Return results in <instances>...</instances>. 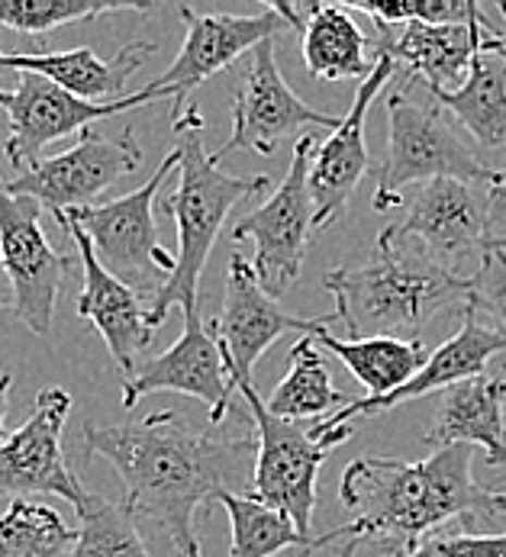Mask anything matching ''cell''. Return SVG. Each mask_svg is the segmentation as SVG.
I'll return each mask as SVG.
<instances>
[{
  "mask_svg": "<svg viewBox=\"0 0 506 557\" xmlns=\"http://www.w3.org/2000/svg\"><path fill=\"white\" fill-rule=\"evenodd\" d=\"M432 451L448 445H471L484 451V461L506 465V381L504 377H471L439 403V416L425 435Z\"/></svg>",
  "mask_w": 506,
  "mask_h": 557,
  "instance_id": "cell-23",
  "label": "cell"
},
{
  "mask_svg": "<svg viewBox=\"0 0 506 557\" xmlns=\"http://www.w3.org/2000/svg\"><path fill=\"white\" fill-rule=\"evenodd\" d=\"M75 512L82 525L69 557H152L139 535V519L123 499L110 503L100 493L85 490L75 503Z\"/></svg>",
  "mask_w": 506,
  "mask_h": 557,
  "instance_id": "cell-30",
  "label": "cell"
},
{
  "mask_svg": "<svg viewBox=\"0 0 506 557\" xmlns=\"http://www.w3.org/2000/svg\"><path fill=\"white\" fill-rule=\"evenodd\" d=\"M387 557H506V532H468V529H435L422 535L414 548L387 552Z\"/></svg>",
  "mask_w": 506,
  "mask_h": 557,
  "instance_id": "cell-32",
  "label": "cell"
},
{
  "mask_svg": "<svg viewBox=\"0 0 506 557\" xmlns=\"http://www.w3.org/2000/svg\"><path fill=\"white\" fill-rule=\"evenodd\" d=\"M149 3L123 0H0V26L23 36H46L59 26L97 20L107 13H146Z\"/></svg>",
  "mask_w": 506,
  "mask_h": 557,
  "instance_id": "cell-31",
  "label": "cell"
},
{
  "mask_svg": "<svg viewBox=\"0 0 506 557\" xmlns=\"http://www.w3.org/2000/svg\"><path fill=\"white\" fill-rule=\"evenodd\" d=\"M139 164L143 146L136 143L133 129L107 136L100 126H90L69 152H59L13 174V181H7V190L16 197L39 200L49 213L87 210L100 207V197L123 177H129Z\"/></svg>",
  "mask_w": 506,
  "mask_h": 557,
  "instance_id": "cell-11",
  "label": "cell"
},
{
  "mask_svg": "<svg viewBox=\"0 0 506 557\" xmlns=\"http://www.w3.org/2000/svg\"><path fill=\"white\" fill-rule=\"evenodd\" d=\"M474 448L448 445L432 451L425 461L400 458H358L338 480V499L351 522L313 539L310 555L336 539L365 542L391 539L414 548L422 535L435 532L448 519H497L506 516V493L481 486L471 474ZM397 552V548H391Z\"/></svg>",
  "mask_w": 506,
  "mask_h": 557,
  "instance_id": "cell-2",
  "label": "cell"
},
{
  "mask_svg": "<svg viewBox=\"0 0 506 557\" xmlns=\"http://www.w3.org/2000/svg\"><path fill=\"white\" fill-rule=\"evenodd\" d=\"M156 100H169V94L146 84L143 90H136L129 97H120L110 103H90L42 75L20 72L13 87H0V110L7 113V123H10L3 156L20 174V171L39 164L42 149H49L52 143L85 133L107 116H116V113H126V110L156 103Z\"/></svg>",
  "mask_w": 506,
  "mask_h": 557,
  "instance_id": "cell-9",
  "label": "cell"
},
{
  "mask_svg": "<svg viewBox=\"0 0 506 557\" xmlns=\"http://www.w3.org/2000/svg\"><path fill=\"white\" fill-rule=\"evenodd\" d=\"M494 230V203L491 187L468 181H429L410 194L407 216L378 239L394 245H414L439 268L458 274L465 258H478L488 251V239Z\"/></svg>",
  "mask_w": 506,
  "mask_h": 557,
  "instance_id": "cell-10",
  "label": "cell"
},
{
  "mask_svg": "<svg viewBox=\"0 0 506 557\" xmlns=\"http://www.w3.org/2000/svg\"><path fill=\"white\" fill-rule=\"evenodd\" d=\"M171 171H177L174 149L162 159L159 171L133 194H123L100 207L62 213L85 230L100 264L110 274L123 277L126 284L133 281H139V287L146 284V290H152V300L165 287L177 264V258L159 245V226H156V197Z\"/></svg>",
  "mask_w": 506,
  "mask_h": 557,
  "instance_id": "cell-8",
  "label": "cell"
},
{
  "mask_svg": "<svg viewBox=\"0 0 506 557\" xmlns=\"http://www.w3.org/2000/svg\"><path fill=\"white\" fill-rule=\"evenodd\" d=\"M217 506H223L230 516V557H274L287 548H304V557H310L313 542L294 525L287 512L255 499L249 493H223L217 496Z\"/></svg>",
  "mask_w": 506,
  "mask_h": 557,
  "instance_id": "cell-28",
  "label": "cell"
},
{
  "mask_svg": "<svg viewBox=\"0 0 506 557\" xmlns=\"http://www.w3.org/2000/svg\"><path fill=\"white\" fill-rule=\"evenodd\" d=\"M39 210V200L16 197L0 181V261L16 297L13 317L42 338L52 332L59 290L75 261L49 245Z\"/></svg>",
  "mask_w": 506,
  "mask_h": 557,
  "instance_id": "cell-12",
  "label": "cell"
},
{
  "mask_svg": "<svg viewBox=\"0 0 506 557\" xmlns=\"http://www.w3.org/2000/svg\"><path fill=\"white\" fill-rule=\"evenodd\" d=\"M506 351V329L504 325H494L488 319H481V313L474 307H465L461 310V325L455 335H448L432 355L429 361L422 364V371L407 381L400 391L387 394V397H361L351 399L345 409H338L333 416L320 419L310 425V438L313 442H323L330 432H336L342 425H355L358 419H371V416H381L407 399L429 397V394H439V391H452L471 377H481L491 364L494 355Z\"/></svg>",
  "mask_w": 506,
  "mask_h": 557,
  "instance_id": "cell-16",
  "label": "cell"
},
{
  "mask_svg": "<svg viewBox=\"0 0 506 557\" xmlns=\"http://www.w3.org/2000/svg\"><path fill=\"white\" fill-rule=\"evenodd\" d=\"M491 29L481 7L468 23H407L400 33H394V26H378V52H391L394 62L407 65V75L425 81L429 90H458Z\"/></svg>",
  "mask_w": 506,
  "mask_h": 557,
  "instance_id": "cell-21",
  "label": "cell"
},
{
  "mask_svg": "<svg viewBox=\"0 0 506 557\" xmlns=\"http://www.w3.org/2000/svg\"><path fill=\"white\" fill-rule=\"evenodd\" d=\"M501 13H504V20H506V3H501ZM481 52H484V55H494V59H501V62L506 65V36L504 33L491 29V33L484 36V42H481Z\"/></svg>",
  "mask_w": 506,
  "mask_h": 557,
  "instance_id": "cell-34",
  "label": "cell"
},
{
  "mask_svg": "<svg viewBox=\"0 0 506 557\" xmlns=\"http://www.w3.org/2000/svg\"><path fill=\"white\" fill-rule=\"evenodd\" d=\"M75 542L78 529L39 499H10L0 512V557H69Z\"/></svg>",
  "mask_w": 506,
  "mask_h": 557,
  "instance_id": "cell-29",
  "label": "cell"
},
{
  "mask_svg": "<svg viewBox=\"0 0 506 557\" xmlns=\"http://www.w3.org/2000/svg\"><path fill=\"white\" fill-rule=\"evenodd\" d=\"M323 348H330L338 361L348 368V374L368 391V397H387L400 391L407 381H414L429 361V348L420 338H400V335H374V338H348L342 342L330 329L320 335H310Z\"/></svg>",
  "mask_w": 506,
  "mask_h": 557,
  "instance_id": "cell-25",
  "label": "cell"
},
{
  "mask_svg": "<svg viewBox=\"0 0 506 557\" xmlns=\"http://www.w3.org/2000/svg\"><path fill=\"white\" fill-rule=\"evenodd\" d=\"M491 203H494V213L506 210V171H494V181H491Z\"/></svg>",
  "mask_w": 506,
  "mask_h": 557,
  "instance_id": "cell-37",
  "label": "cell"
},
{
  "mask_svg": "<svg viewBox=\"0 0 506 557\" xmlns=\"http://www.w3.org/2000/svg\"><path fill=\"white\" fill-rule=\"evenodd\" d=\"M171 129L177 152V187L165 197V213L177 226V264L152 300V329H159L174 307H181V313L200 310V277L226 216L239 200L258 197L271 187L268 174L236 177L220 168V159L203 146V116L194 103H187L181 113H171Z\"/></svg>",
  "mask_w": 506,
  "mask_h": 557,
  "instance_id": "cell-3",
  "label": "cell"
},
{
  "mask_svg": "<svg viewBox=\"0 0 506 557\" xmlns=\"http://www.w3.org/2000/svg\"><path fill=\"white\" fill-rule=\"evenodd\" d=\"M10 387H13V374H0V448H3V442L10 438V432H7V425H3L7 403H10Z\"/></svg>",
  "mask_w": 506,
  "mask_h": 557,
  "instance_id": "cell-35",
  "label": "cell"
},
{
  "mask_svg": "<svg viewBox=\"0 0 506 557\" xmlns=\"http://www.w3.org/2000/svg\"><path fill=\"white\" fill-rule=\"evenodd\" d=\"M226 371L236 384V394L246 399L255 419V432H258V458H255L249 496L287 512L294 519V525L313 542L310 529H313V512H317L320 468L333 448L355 438V425H342L336 432H330L323 442H313L310 429H304L300 422L277 419L264 406V399L255 391V381L239 377L230 364H226Z\"/></svg>",
  "mask_w": 506,
  "mask_h": 557,
  "instance_id": "cell-6",
  "label": "cell"
},
{
  "mask_svg": "<svg viewBox=\"0 0 506 557\" xmlns=\"http://www.w3.org/2000/svg\"><path fill=\"white\" fill-rule=\"evenodd\" d=\"M52 216L75 239L78 255H82L78 261L85 268V287L78 294V317L87 319L100 332V338L107 342V351H110L113 364L120 368V374L126 381L139 368L136 364L139 361V351L149 348V342H152V332H156L152 322H149L152 304L143 300V290L139 287L126 284L123 277L110 274L100 264L94 245H90L87 233L78 223H72L62 213H52Z\"/></svg>",
  "mask_w": 506,
  "mask_h": 557,
  "instance_id": "cell-19",
  "label": "cell"
},
{
  "mask_svg": "<svg viewBox=\"0 0 506 557\" xmlns=\"http://www.w3.org/2000/svg\"><path fill=\"white\" fill-rule=\"evenodd\" d=\"M355 552H358V542H345V545H342V552H338V557H355Z\"/></svg>",
  "mask_w": 506,
  "mask_h": 557,
  "instance_id": "cell-39",
  "label": "cell"
},
{
  "mask_svg": "<svg viewBox=\"0 0 506 557\" xmlns=\"http://www.w3.org/2000/svg\"><path fill=\"white\" fill-rule=\"evenodd\" d=\"M85 451L120 474L136 519L165 532L181 557H203L194 519L217 496L252 490L258 438H213L159 409L123 425L85 422Z\"/></svg>",
  "mask_w": 506,
  "mask_h": 557,
  "instance_id": "cell-1",
  "label": "cell"
},
{
  "mask_svg": "<svg viewBox=\"0 0 506 557\" xmlns=\"http://www.w3.org/2000/svg\"><path fill=\"white\" fill-rule=\"evenodd\" d=\"M300 55L304 69L317 81H365L378 62V55L368 59V36L355 23L351 10L336 3H307Z\"/></svg>",
  "mask_w": 506,
  "mask_h": 557,
  "instance_id": "cell-24",
  "label": "cell"
},
{
  "mask_svg": "<svg viewBox=\"0 0 506 557\" xmlns=\"http://www.w3.org/2000/svg\"><path fill=\"white\" fill-rule=\"evenodd\" d=\"M397 75V62L391 52H378L374 72L358 84L355 100L348 107V113L342 116L338 129L323 143V149L313 156L310 168V194H313V207H317V233L333 226L338 216L345 213V207L351 203L358 184L368 174V143H365V126H368V110L371 103L381 97V87Z\"/></svg>",
  "mask_w": 506,
  "mask_h": 557,
  "instance_id": "cell-20",
  "label": "cell"
},
{
  "mask_svg": "<svg viewBox=\"0 0 506 557\" xmlns=\"http://www.w3.org/2000/svg\"><path fill=\"white\" fill-rule=\"evenodd\" d=\"M323 287L336 300L333 317L345 322L351 338L420 329L442 310L471 300V274H455L414 245L384 239L374 242L368 261L326 271Z\"/></svg>",
  "mask_w": 506,
  "mask_h": 557,
  "instance_id": "cell-4",
  "label": "cell"
},
{
  "mask_svg": "<svg viewBox=\"0 0 506 557\" xmlns=\"http://www.w3.org/2000/svg\"><path fill=\"white\" fill-rule=\"evenodd\" d=\"M69 412L72 394L65 387H46L36 394L29 419L13 429L0 448V496L29 499L49 493L69 499L72 506L82 499L85 486L62 451Z\"/></svg>",
  "mask_w": 506,
  "mask_h": 557,
  "instance_id": "cell-15",
  "label": "cell"
},
{
  "mask_svg": "<svg viewBox=\"0 0 506 557\" xmlns=\"http://www.w3.org/2000/svg\"><path fill=\"white\" fill-rule=\"evenodd\" d=\"M333 313L320 319L291 317L277 307V300L258 284L252 271V261L243 255L230 258V271H226V294H223V310L213 319V332L223 345V358L226 364L246 377L255 381V364L258 358L287 332H300V335H320L323 329H330Z\"/></svg>",
  "mask_w": 506,
  "mask_h": 557,
  "instance_id": "cell-18",
  "label": "cell"
},
{
  "mask_svg": "<svg viewBox=\"0 0 506 557\" xmlns=\"http://www.w3.org/2000/svg\"><path fill=\"white\" fill-rule=\"evenodd\" d=\"M338 123L342 116L313 110L287 87L277 69L274 39H264L252 52V62L233 97V133L213 156L223 161V156L236 149H249L268 159L284 139H300L310 133V126H326L336 133Z\"/></svg>",
  "mask_w": 506,
  "mask_h": 557,
  "instance_id": "cell-13",
  "label": "cell"
},
{
  "mask_svg": "<svg viewBox=\"0 0 506 557\" xmlns=\"http://www.w3.org/2000/svg\"><path fill=\"white\" fill-rule=\"evenodd\" d=\"M439 107L455 116L478 146L506 149V65L494 55H478L458 90H429Z\"/></svg>",
  "mask_w": 506,
  "mask_h": 557,
  "instance_id": "cell-26",
  "label": "cell"
},
{
  "mask_svg": "<svg viewBox=\"0 0 506 557\" xmlns=\"http://www.w3.org/2000/svg\"><path fill=\"white\" fill-rule=\"evenodd\" d=\"M13 304H16V297H13V284H10L7 268H3V261H0V310H10Z\"/></svg>",
  "mask_w": 506,
  "mask_h": 557,
  "instance_id": "cell-38",
  "label": "cell"
},
{
  "mask_svg": "<svg viewBox=\"0 0 506 557\" xmlns=\"http://www.w3.org/2000/svg\"><path fill=\"white\" fill-rule=\"evenodd\" d=\"M187 36L169 69L149 84L165 90L174 100L171 113H181L187 107V97L194 87L213 75L233 69L246 52H255L264 39H277V33L287 26L284 16L274 7H264L255 16H236V13H197L190 7H177Z\"/></svg>",
  "mask_w": 506,
  "mask_h": 557,
  "instance_id": "cell-17",
  "label": "cell"
},
{
  "mask_svg": "<svg viewBox=\"0 0 506 557\" xmlns=\"http://www.w3.org/2000/svg\"><path fill=\"white\" fill-rule=\"evenodd\" d=\"M478 313L484 310L488 317L497 319V325L506 329V251L488 248L471 271V300Z\"/></svg>",
  "mask_w": 506,
  "mask_h": 557,
  "instance_id": "cell-33",
  "label": "cell"
},
{
  "mask_svg": "<svg viewBox=\"0 0 506 557\" xmlns=\"http://www.w3.org/2000/svg\"><path fill=\"white\" fill-rule=\"evenodd\" d=\"M468 181L491 187L494 171L474 159L435 100L420 103L407 90L387 97V156L378 174L374 210H391L407 200V187L429 181Z\"/></svg>",
  "mask_w": 506,
  "mask_h": 557,
  "instance_id": "cell-5",
  "label": "cell"
},
{
  "mask_svg": "<svg viewBox=\"0 0 506 557\" xmlns=\"http://www.w3.org/2000/svg\"><path fill=\"white\" fill-rule=\"evenodd\" d=\"M291 371L287 377L271 391L264 406L287 422H304V419H326L338 409H345L351 399L338 394L330 377V368L323 355L317 351V342L310 335H300L294 348L287 351Z\"/></svg>",
  "mask_w": 506,
  "mask_h": 557,
  "instance_id": "cell-27",
  "label": "cell"
},
{
  "mask_svg": "<svg viewBox=\"0 0 506 557\" xmlns=\"http://www.w3.org/2000/svg\"><path fill=\"white\" fill-rule=\"evenodd\" d=\"M152 52L156 46L143 39L126 42L113 59H100L90 46L72 52H0V69H10L16 75L20 72L42 75L82 100L110 103L123 97L126 81L143 69V62Z\"/></svg>",
  "mask_w": 506,
  "mask_h": 557,
  "instance_id": "cell-22",
  "label": "cell"
},
{
  "mask_svg": "<svg viewBox=\"0 0 506 557\" xmlns=\"http://www.w3.org/2000/svg\"><path fill=\"white\" fill-rule=\"evenodd\" d=\"M233 377L226 371L223 345L213 322H203L200 310H184V329L169 351L143 361L133 377L123 381V409H136L152 394H184L210 409V425H220L230 412Z\"/></svg>",
  "mask_w": 506,
  "mask_h": 557,
  "instance_id": "cell-14",
  "label": "cell"
},
{
  "mask_svg": "<svg viewBox=\"0 0 506 557\" xmlns=\"http://www.w3.org/2000/svg\"><path fill=\"white\" fill-rule=\"evenodd\" d=\"M488 248L506 251V210H497V213H494V230H491Z\"/></svg>",
  "mask_w": 506,
  "mask_h": 557,
  "instance_id": "cell-36",
  "label": "cell"
},
{
  "mask_svg": "<svg viewBox=\"0 0 506 557\" xmlns=\"http://www.w3.org/2000/svg\"><path fill=\"white\" fill-rule=\"evenodd\" d=\"M317 139L307 133L294 143L291 168L274 194L233 226V242H252V271L258 284L277 300L304 271L307 245L317 233V207L310 194V168Z\"/></svg>",
  "mask_w": 506,
  "mask_h": 557,
  "instance_id": "cell-7",
  "label": "cell"
}]
</instances>
